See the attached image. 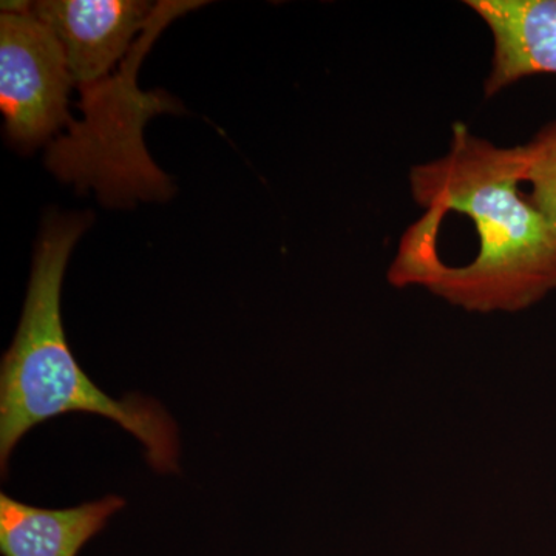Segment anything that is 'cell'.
Masks as SVG:
<instances>
[{
  "instance_id": "cell-1",
  "label": "cell",
  "mask_w": 556,
  "mask_h": 556,
  "mask_svg": "<svg viewBox=\"0 0 556 556\" xmlns=\"http://www.w3.org/2000/svg\"><path fill=\"white\" fill-rule=\"evenodd\" d=\"M522 181L521 146L497 148L456 124L447 155L413 167L409 185L427 212H457L475 223L477 258L466 266L427 260L391 274V283L426 287L478 313L526 309L556 291V230L519 193Z\"/></svg>"
},
{
  "instance_id": "cell-2",
  "label": "cell",
  "mask_w": 556,
  "mask_h": 556,
  "mask_svg": "<svg viewBox=\"0 0 556 556\" xmlns=\"http://www.w3.org/2000/svg\"><path fill=\"white\" fill-rule=\"evenodd\" d=\"M89 226L84 215H54L36 248L20 328L0 365V467L39 424L67 413H89L119 424L141 442L160 473H177L178 427L159 402L131 393L110 397L84 372L65 339L62 281L70 254Z\"/></svg>"
},
{
  "instance_id": "cell-3",
  "label": "cell",
  "mask_w": 556,
  "mask_h": 556,
  "mask_svg": "<svg viewBox=\"0 0 556 556\" xmlns=\"http://www.w3.org/2000/svg\"><path fill=\"white\" fill-rule=\"evenodd\" d=\"M73 79L60 39L31 10L0 17V109L7 135L33 149L70 123Z\"/></svg>"
},
{
  "instance_id": "cell-4",
  "label": "cell",
  "mask_w": 556,
  "mask_h": 556,
  "mask_svg": "<svg viewBox=\"0 0 556 556\" xmlns=\"http://www.w3.org/2000/svg\"><path fill=\"white\" fill-rule=\"evenodd\" d=\"M155 11L139 0H43L31 5V13L60 39L73 84L83 90L105 80L135 35L148 30Z\"/></svg>"
},
{
  "instance_id": "cell-5",
  "label": "cell",
  "mask_w": 556,
  "mask_h": 556,
  "mask_svg": "<svg viewBox=\"0 0 556 556\" xmlns=\"http://www.w3.org/2000/svg\"><path fill=\"white\" fill-rule=\"evenodd\" d=\"M490 28L495 42L485 94L510 84L556 73V0H468Z\"/></svg>"
},
{
  "instance_id": "cell-6",
  "label": "cell",
  "mask_w": 556,
  "mask_h": 556,
  "mask_svg": "<svg viewBox=\"0 0 556 556\" xmlns=\"http://www.w3.org/2000/svg\"><path fill=\"white\" fill-rule=\"evenodd\" d=\"M126 506L119 496L70 508H39L0 495V552L3 556H78L80 548Z\"/></svg>"
},
{
  "instance_id": "cell-7",
  "label": "cell",
  "mask_w": 556,
  "mask_h": 556,
  "mask_svg": "<svg viewBox=\"0 0 556 556\" xmlns=\"http://www.w3.org/2000/svg\"><path fill=\"white\" fill-rule=\"evenodd\" d=\"M521 149L525 181L532 185L530 203L556 230V119Z\"/></svg>"
}]
</instances>
